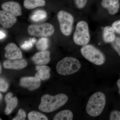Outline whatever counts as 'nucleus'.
<instances>
[{
  "label": "nucleus",
  "instance_id": "nucleus-2",
  "mask_svg": "<svg viewBox=\"0 0 120 120\" xmlns=\"http://www.w3.org/2000/svg\"><path fill=\"white\" fill-rule=\"evenodd\" d=\"M106 102L105 94L101 92H95L90 97L86 106V111L89 116H98L103 112Z\"/></svg>",
  "mask_w": 120,
  "mask_h": 120
},
{
  "label": "nucleus",
  "instance_id": "nucleus-10",
  "mask_svg": "<svg viewBox=\"0 0 120 120\" xmlns=\"http://www.w3.org/2000/svg\"><path fill=\"white\" fill-rule=\"evenodd\" d=\"M1 7L3 11L15 16L22 15V8L17 2L11 1L4 2L1 5Z\"/></svg>",
  "mask_w": 120,
  "mask_h": 120
},
{
  "label": "nucleus",
  "instance_id": "nucleus-26",
  "mask_svg": "<svg viewBox=\"0 0 120 120\" xmlns=\"http://www.w3.org/2000/svg\"><path fill=\"white\" fill-rule=\"evenodd\" d=\"M110 120H120V111L113 110L111 112L109 116Z\"/></svg>",
  "mask_w": 120,
  "mask_h": 120
},
{
  "label": "nucleus",
  "instance_id": "nucleus-32",
  "mask_svg": "<svg viewBox=\"0 0 120 120\" xmlns=\"http://www.w3.org/2000/svg\"><path fill=\"white\" fill-rule=\"evenodd\" d=\"M0 39H3L6 36V35L2 30H0Z\"/></svg>",
  "mask_w": 120,
  "mask_h": 120
},
{
  "label": "nucleus",
  "instance_id": "nucleus-30",
  "mask_svg": "<svg viewBox=\"0 0 120 120\" xmlns=\"http://www.w3.org/2000/svg\"><path fill=\"white\" fill-rule=\"evenodd\" d=\"M12 96H13V94L11 92H9L7 94V95L5 96V102H7L9 100H11V99L12 98Z\"/></svg>",
  "mask_w": 120,
  "mask_h": 120
},
{
  "label": "nucleus",
  "instance_id": "nucleus-1",
  "mask_svg": "<svg viewBox=\"0 0 120 120\" xmlns=\"http://www.w3.org/2000/svg\"><path fill=\"white\" fill-rule=\"evenodd\" d=\"M68 99L67 95L64 94H59L53 96L48 94L44 95L41 98L39 109L44 112H51L64 105Z\"/></svg>",
  "mask_w": 120,
  "mask_h": 120
},
{
  "label": "nucleus",
  "instance_id": "nucleus-9",
  "mask_svg": "<svg viewBox=\"0 0 120 120\" xmlns=\"http://www.w3.org/2000/svg\"><path fill=\"white\" fill-rule=\"evenodd\" d=\"M41 79L35 77H23L20 81V85L30 91L38 89L41 86Z\"/></svg>",
  "mask_w": 120,
  "mask_h": 120
},
{
  "label": "nucleus",
  "instance_id": "nucleus-3",
  "mask_svg": "<svg viewBox=\"0 0 120 120\" xmlns=\"http://www.w3.org/2000/svg\"><path fill=\"white\" fill-rule=\"evenodd\" d=\"M80 62L76 58L67 57L60 60L56 65V70L62 75H68L78 72L81 68Z\"/></svg>",
  "mask_w": 120,
  "mask_h": 120
},
{
  "label": "nucleus",
  "instance_id": "nucleus-21",
  "mask_svg": "<svg viewBox=\"0 0 120 120\" xmlns=\"http://www.w3.org/2000/svg\"><path fill=\"white\" fill-rule=\"evenodd\" d=\"M28 120H47L48 118L44 114L39 112L32 111L28 115Z\"/></svg>",
  "mask_w": 120,
  "mask_h": 120
},
{
  "label": "nucleus",
  "instance_id": "nucleus-16",
  "mask_svg": "<svg viewBox=\"0 0 120 120\" xmlns=\"http://www.w3.org/2000/svg\"><path fill=\"white\" fill-rule=\"evenodd\" d=\"M114 30L112 27L106 26L104 28L103 31V41L106 43H112L115 38Z\"/></svg>",
  "mask_w": 120,
  "mask_h": 120
},
{
  "label": "nucleus",
  "instance_id": "nucleus-25",
  "mask_svg": "<svg viewBox=\"0 0 120 120\" xmlns=\"http://www.w3.org/2000/svg\"><path fill=\"white\" fill-rule=\"evenodd\" d=\"M26 117V112L23 110L20 109L18 112V114L15 117L12 119L13 120H24Z\"/></svg>",
  "mask_w": 120,
  "mask_h": 120
},
{
  "label": "nucleus",
  "instance_id": "nucleus-33",
  "mask_svg": "<svg viewBox=\"0 0 120 120\" xmlns=\"http://www.w3.org/2000/svg\"><path fill=\"white\" fill-rule=\"evenodd\" d=\"M117 85L119 88V93L120 94V79L117 80Z\"/></svg>",
  "mask_w": 120,
  "mask_h": 120
},
{
  "label": "nucleus",
  "instance_id": "nucleus-24",
  "mask_svg": "<svg viewBox=\"0 0 120 120\" xmlns=\"http://www.w3.org/2000/svg\"><path fill=\"white\" fill-rule=\"evenodd\" d=\"M9 85L7 81L2 78L0 79V91L1 92H5L8 88Z\"/></svg>",
  "mask_w": 120,
  "mask_h": 120
},
{
  "label": "nucleus",
  "instance_id": "nucleus-13",
  "mask_svg": "<svg viewBox=\"0 0 120 120\" xmlns=\"http://www.w3.org/2000/svg\"><path fill=\"white\" fill-rule=\"evenodd\" d=\"M50 54L49 50L38 52L32 57V61L38 65H45L50 61Z\"/></svg>",
  "mask_w": 120,
  "mask_h": 120
},
{
  "label": "nucleus",
  "instance_id": "nucleus-12",
  "mask_svg": "<svg viewBox=\"0 0 120 120\" xmlns=\"http://www.w3.org/2000/svg\"><path fill=\"white\" fill-rule=\"evenodd\" d=\"M27 65L26 61L22 58H17L15 60H5L3 63L5 68L20 70L26 68Z\"/></svg>",
  "mask_w": 120,
  "mask_h": 120
},
{
  "label": "nucleus",
  "instance_id": "nucleus-18",
  "mask_svg": "<svg viewBox=\"0 0 120 120\" xmlns=\"http://www.w3.org/2000/svg\"><path fill=\"white\" fill-rule=\"evenodd\" d=\"M73 114L71 110H65L59 112L55 115L54 120H73Z\"/></svg>",
  "mask_w": 120,
  "mask_h": 120
},
{
  "label": "nucleus",
  "instance_id": "nucleus-27",
  "mask_svg": "<svg viewBox=\"0 0 120 120\" xmlns=\"http://www.w3.org/2000/svg\"><path fill=\"white\" fill-rule=\"evenodd\" d=\"M47 15H36L33 14L31 17V19L34 22H38L43 20L47 17Z\"/></svg>",
  "mask_w": 120,
  "mask_h": 120
},
{
  "label": "nucleus",
  "instance_id": "nucleus-31",
  "mask_svg": "<svg viewBox=\"0 0 120 120\" xmlns=\"http://www.w3.org/2000/svg\"><path fill=\"white\" fill-rule=\"evenodd\" d=\"M34 14H36V15H47V13L45 11L40 10H37V11H35L34 12Z\"/></svg>",
  "mask_w": 120,
  "mask_h": 120
},
{
  "label": "nucleus",
  "instance_id": "nucleus-5",
  "mask_svg": "<svg viewBox=\"0 0 120 120\" xmlns=\"http://www.w3.org/2000/svg\"><path fill=\"white\" fill-rule=\"evenodd\" d=\"M73 40L76 45L84 46L87 45L90 40L89 27L86 22L81 21L77 23L73 36Z\"/></svg>",
  "mask_w": 120,
  "mask_h": 120
},
{
  "label": "nucleus",
  "instance_id": "nucleus-19",
  "mask_svg": "<svg viewBox=\"0 0 120 120\" xmlns=\"http://www.w3.org/2000/svg\"><path fill=\"white\" fill-rule=\"evenodd\" d=\"M6 103L7 106L5 109V112L7 115H8L16 107L18 103V99L16 97H13Z\"/></svg>",
  "mask_w": 120,
  "mask_h": 120
},
{
  "label": "nucleus",
  "instance_id": "nucleus-22",
  "mask_svg": "<svg viewBox=\"0 0 120 120\" xmlns=\"http://www.w3.org/2000/svg\"><path fill=\"white\" fill-rule=\"evenodd\" d=\"M37 41L36 39L34 38L32 39H30L28 41H26L21 46V47L22 49L27 50L31 49L33 46L34 43Z\"/></svg>",
  "mask_w": 120,
  "mask_h": 120
},
{
  "label": "nucleus",
  "instance_id": "nucleus-17",
  "mask_svg": "<svg viewBox=\"0 0 120 120\" xmlns=\"http://www.w3.org/2000/svg\"><path fill=\"white\" fill-rule=\"evenodd\" d=\"M45 4V2L44 0H24L23 2L24 7L28 9L43 7Z\"/></svg>",
  "mask_w": 120,
  "mask_h": 120
},
{
  "label": "nucleus",
  "instance_id": "nucleus-7",
  "mask_svg": "<svg viewBox=\"0 0 120 120\" xmlns=\"http://www.w3.org/2000/svg\"><path fill=\"white\" fill-rule=\"evenodd\" d=\"M60 30L63 34L69 36L72 31L74 18L70 13L64 11H60L57 15Z\"/></svg>",
  "mask_w": 120,
  "mask_h": 120
},
{
  "label": "nucleus",
  "instance_id": "nucleus-14",
  "mask_svg": "<svg viewBox=\"0 0 120 120\" xmlns=\"http://www.w3.org/2000/svg\"><path fill=\"white\" fill-rule=\"evenodd\" d=\"M119 1V0H103L101 5L108 10L110 14L114 15L118 12L120 8Z\"/></svg>",
  "mask_w": 120,
  "mask_h": 120
},
{
  "label": "nucleus",
  "instance_id": "nucleus-6",
  "mask_svg": "<svg viewBox=\"0 0 120 120\" xmlns=\"http://www.w3.org/2000/svg\"><path fill=\"white\" fill-rule=\"evenodd\" d=\"M30 36L35 37H49L53 34L54 28L52 24L45 23L40 24H31L27 28Z\"/></svg>",
  "mask_w": 120,
  "mask_h": 120
},
{
  "label": "nucleus",
  "instance_id": "nucleus-8",
  "mask_svg": "<svg viewBox=\"0 0 120 120\" xmlns=\"http://www.w3.org/2000/svg\"><path fill=\"white\" fill-rule=\"evenodd\" d=\"M4 56L9 60L22 58V54L20 49L13 43H9L4 48Z\"/></svg>",
  "mask_w": 120,
  "mask_h": 120
},
{
  "label": "nucleus",
  "instance_id": "nucleus-35",
  "mask_svg": "<svg viewBox=\"0 0 120 120\" xmlns=\"http://www.w3.org/2000/svg\"><path fill=\"white\" fill-rule=\"evenodd\" d=\"M0 100H1L2 98V95L1 93H0Z\"/></svg>",
  "mask_w": 120,
  "mask_h": 120
},
{
  "label": "nucleus",
  "instance_id": "nucleus-23",
  "mask_svg": "<svg viewBox=\"0 0 120 120\" xmlns=\"http://www.w3.org/2000/svg\"><path fill=\"white\" fill-rule=\"evenodd\" d=\"M112 45L114 49L116 50L120 57V38H116L112 42Z\"/></svg>",
  "mask_w": 120,
  "mask_h": 120
},
{
  "label": "nucleus",
  "instance_id": "nucleus-4",
  "mask_svg": "<svg viewBox=\"0 0 120 120\" xmlns=\"http://www.w3.org/2000/svg\"><path fill=\"white\" fill-rule=\"evenodd\" d=\"M80 52L84 58L96 65H102L105 61L104 54L92 45H84L81 48Z\"/></svg>",
  "mask_w": 120,
  "mask_h": 120
},
{
  "label": "nucleus",
  "instance_id": "nucleus-34",
  "mask_svg": "<svg viewBox=\"0 0 120 120\" xmlns=\"http://www.w3.org/2000/svg\"><path fill=\"white\" fill-rule=\"evenodd\" d=\"M0 73H1V71H2V68H1V64L0 65Z\"/></svg>",
  "mask_w": 120,
  "mask_h": 120
},
{
  "label": "nucleus",
  "instance_id": "nucleus-11",
  "mask_svg": "<svg viewBox=\"0 0 120 120\" xmlns=\"http://www.w3.org/2000/svg\"><path fill=\"white\" fill-rule=\"evenodd\" d=\"M17 22V19L14 15L4 11H0V24L5 28H11Z\"/></svg>",
  "mask_w": 120,
  "mask_h": 120
},
{
  "label": "nucleus",
  "instance_id": "nucleus-29",
  "mask_svg": "<svg viewBox=\"0 0 120 120\" xmlns=\"http://www.w3.org/2000/svg\"><path fill=\"white\" fill-rule=\"evenodd\" d=\"M112 27L115 32L120 34V20L114 22L112 24Z\"/></svg>",
  "mask_w": 120,
  "mask_h": 120
},
{
  "label": "nucleus",
  "instance_id": "nucleus-28",
  "mask_svg": "<svg viewBox=\"0 0 120 120\" xmlns=\"http://www.w3.org/2000/svg\"><path fill=\"white\" fill-rule=\"evenodd\" d=\"M87 0H75V4L78 8L82 9L86 6Z\"/></svg>",
  "mask_w": 120,
  "mask_h": 120
},
{
  "label": "nucleus",
  "instance_id": "nucleus-20",
  "mask_svg": "<svg viewBox=\"0 0 120 120\" xmlns=\"http://www.w3.org/2000/svg\"><path fill=\"white\" fill-rule=\"evenodd\" d=\"M49 41L48 38H42L39 39L36 43V48L40 51L46 50L49 46Z\"/></svg>",
  "mask_w": 120,
  "mask_h": 120
},
{
  "label": "nucleus",
  "instance_id": "nucleus-15",
  "mask_svg": "<svg viewBox=\"0 0 120 120\" xmlns=\"http://www.w3.org/2000/svg\"><path fill=\"white\" fill-rule=\"evenodd\" d=\"M35 70L37 71L35 76L39 78L42 80L49 79L50 77V69L46 65H38Z\"/></svg>",
  "mask_w": 120,
  "mask_h": 120
}]
</instances>
